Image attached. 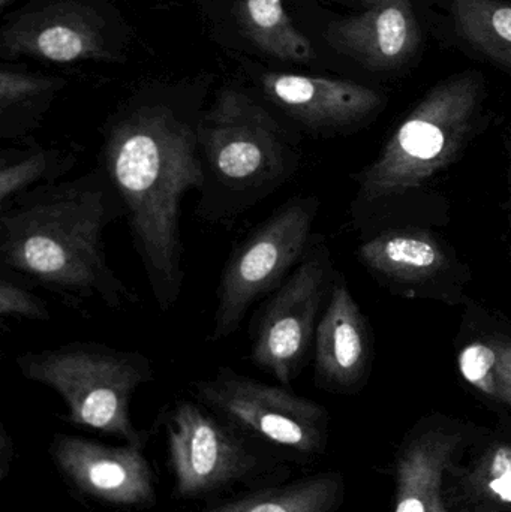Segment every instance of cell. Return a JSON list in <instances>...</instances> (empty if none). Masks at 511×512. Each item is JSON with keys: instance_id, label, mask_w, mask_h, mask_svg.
<instances>
[{"instance_id": "obj_1", "label": "cell", "mask_w": 511, "mask_h": 512, "mask_svg": "<svg viewBox=\"0 0 511 512\" xmlns=\"http://www.w3.org/2000/svg\"><path fill=\"white\" fill-rule=\"evenodd\" d=\"M200 96L147 92L123 104L102 129L98 167L116 189L132 245L161 312L183 291L182 203L203 185Z\"/></svg>"}, {"instance_id": "obj_2", "label": "cell", "mask_w": 511, "mask_h": 512, "mask_svg": "<svg viewBox=\"0 0 511 512\" xmlns=\"http://www.w3.org/2000/svg\"><path fill=\"white\" fill-rule=\"evenodd\" d=\"M125 219L122 201L101 168L18 195L0 209V264L71 306L99 301L108 309L138 303V294L107 261L104 231Z\"/></svg>"}, {"instance_id": "obj_3", "label": "cell", "mask_w": 511, "mask_h": 512, "mask_svg": "<svg viewBox=\"0 0 511 512\" xmlns=\"http://www.w3.org/2000/svg\"><path fill=\"white\" fill-rule=\"evenodd\" d=\"M198 150L203 185L195 213L225 227L272 197L302 164L300 132L236 87L219 92L201 114Z\"/></svg>"}, {"instance_id": "obj_4", "label": "cell", "mask_w": 511, "mask_h": 512, "mask_svg": "<svg viewBox=\"0 0 511 512\" xmlns=\"http://www.w3.org/2000/svg\"><path fill=\"white\" fill-rule=\"evenodd\" d=\"M15 363L24 379L59 394L68 423L146 447L149 436L131 418L135 391L155 379L146 355L104 343L69 342L24 352Z\"/></svg>"}, {"instance_id": "obj_5", "label": "cell", "mask_w": 511, "mask_h": 512, "mask_svg": "<svg viewBox=\"0 0 511 512\" xmlns=\"http://www.w3.org/2000/svg\"><path fill=\"white\" fill-rule=\"evenodd\" d=\"M480 99L482 84L474 72L432 87L374 164L360 174V200L372 203L408 194L446 168L473 129Z\"/></svg>"}, {"instance_id": "obj_6", "label": "cell", "mask_w": 511, "mask_h": 512, "mask_svg": "<svg viewBox=\"0 0 511 512\" xmlns=\"http://www.w3.org/2000/svg\"><path fill=\"white\" fill-rule=\"evenodd\" d=\"M317 212V198H291L237 243L216 289L209 342H222L236 334L252 306L269 297L293 273L311 245Z\"/></svg>"}, {"instance_id": "obj_7", "label": "cell", "mask_w": 511, "mask_h": 512, "mask_svg": "<svg viewBox=\"0 0 511 512\" xmlns=\"http://www.w3.org/2000/svg\"><path fill=\"white\" fill-rule=\"evenodd\" d=\"M191 391L197 402L272 456L309 459L326 445L323 406L290 388L222 366L212 378L195 381Z\"/></svg>"}, {"instance_id": "obj_8", "label": "cell", "mask_w": 511, "mask_h": 512, "mask_svg": "<svg viewBox=\"0 0 511 512\" xmlns=\"http://www.w3.org/2000/svg\"><path fill=\"white\" fill-rule=\"evenodd\" d=\"M174 495L201 499L237 484L263 483L276 459L197 400H177L164 415Z\"/></svg>"}, {"instance_id": "obj_9", "label": "cell", "mask_w": 511, "mask_h": 512, "mask_svg": "<svg viewBox=\"0 0 511 512\" xmlns=\"http://www.w3.org/2000/svg\"><path fill=\"white\" fill-rule=\"evenodd\" d=\"M333 282L326 246L312 240L293 273L261 301L249 322V360L282 387L290 388L302 372Z\"/></svg>"}, {"instance_id": "obj_10", "label": "cell", "mask_w": 511, "mask_h": 512, "mask_svg": "<svg viewBox=\"0 0 511 512\" xmlns=\"http://www.w3.org/2000/svg\"><path fill=\"white\" fill-rule=\"evenodd\" d=\"M144 448L56 435L50 456L63 480L83 498L108 507L144 510L156 504L155 474Z\"/></svg>"}, {"instance_id": "obj_11", "label": "cell", "mask_w": 511, "mask_h": 512, "mask_svg": "<svg viewBox=\"0 0 511 512\" xmlns=\"http://www.w3.org/2000/svg\"><path fill=\"white\" fill-rule=\"evenodd\" d=\"M261 101L297 131L333 134L359 125L383 105L380 93L362 84L311 75L266 72Z\"/></svg>"}, {"instance_id": "obj_12", "label": "cell", "mask_w": 511, "mask_h": 512, "mask_svg": "<svg viewBox=\"0 0 511 512\" xmlns=\"http://www.w3.org/2000/svg\"><path fill=\"white\" fill-rule=\"evenodd\" d=\"M2 54L56 63L113 60L98 15L75 3H60L21 15L2 32Z\"/></svg>"}, {"instance_id": "obj_13", "label": "cell", "mask_w": 511, "mask_h": 512, "mask_svg": "<svg viewBox=\"0 0 511 512\" xmlns=\"http://www.w3.org/2000/svg\"><path fill=\"white\" fill-rule=\"evenodd\" d=\"M327 39L365 68L392 71L414 56L422 36L410 0H393L335 21L327 30Z\"/></svg>"}, {"instance_id": "obj_14", "label": "cell", "mask_w": 511, "mask_h": 512, "mask_svg": "<svg viewBox=\"0 0 511 512\" xmlns=\"http://www.w3.org/2000/svg\"><path fill=\"white\" fill-rule=\"evenodd\" d=\"M315 376L324 387L348 390L365 373L368 333L365 319L342 280L333 282L315 331Z\"/></svg>"}, {"instance_id": "obj_15", "label": "cell", "mask_w": 511, "mask_h": 512, "mask_svg": "<svg viewBox=\"0 0 511 512\" xmlns=\"http://www.w3.org/2000/svg\"><path fill=\"white\" fill-rule=\"evenodd\" d=\"M462 444L461 432L441 427L411 436L396 459L393 512H452L444 499V480Z\"/></svg>"}, {"instance_id": "obj_16", "label": "cell", "mask_w": 511, "mask_h": 512, "mask_svg": "<svg viewBox=\"0 0 511 512\" xmlns=\"http://www.w3.org/2000/svg\"><path fill=\"white\" fill-rule=\"evenodd\" d=\"M444 499L452 512H511V442H488L447 469Z\"/></svg>"}, {"instance_id": "obj_17", "label": "cell", "mask_w": 511, "mask_h": 512, "mask_svg": "<svg viewBox=\"0 0 511 512\" xmlns=\"http://www.w3.org/2000/svg\"><path fill=\"white\" fill-rule=\"evenodd\" d=\"M359 255L369 268L398 282H422L447 264L440 243L420 230L387 231L363 243Z\"/></svg>"}, {"instance_id": "obj_18", "label": "cell", "mask_w": 511, "mask_h": 512, "mask_svg": "<svg viewBox=\"0 0 511 512\" xmlns=\"http://www.w3.org/2000/svg\"><path fill=\"white\" fill-rule=\"evenodd\" d=\"M342 498L341 475L326 472L264 487L197 512H336Z\"/></svg>"}, {"instance_id": "obj_19", "label": "cell", "mask_w": 511, "mask_h": 512, "mask_svg": "<svg viewBox=\"0 0 511 512\" xmlns=\"http://www.w3.org/2000/svg\"><path fill=\"white\" fill-rule=\"evenodd\" d=\"M236 15L246 36L269 56L293 63L314 57L311 42L296 29L282 0H239Z\"/></svg>"}, {"instance_id": "obj_20", "label": "cell", "mask_w": 511, "mask_h": 512, "mask_svg": "<svg viewBox=\"0 0 511 512\" xmlns=\"http://www.w3.org/2000/svg\"><path fill=\"white\" fill-rule=\"evenodd\" d=\"M459 35L483 56L511 72V3L446 0Z\"/></svg>"}, {"instance_id": "obj_21", "label": "cell", "mask_w": 511, "mask_h": 512, "mask_svg": "<svg viewBox=\"0 0 511 512\" xmlns=\"http://www.w3.org/2000/svg\"><path fill=\"white\" fill-rule=\"evenodd\" d=\"M71 150L30 144L24 149L0 153V209L14 198L39 185L60 182L77 165Z\"/></svg>"}, {"instance_id": "obj_22", "label": "cell", "mask_w": 511, "mask_h": 512, "mask_svg": "<svg viewBox=\"0 0 511 512\" xmlns=\"http://www.w3.org/2000/svg\"><path fill=\"white\" fill-rule=\"evenodd\" d=\"M62 80L23 72H0V137L17 140L38 126L47 101Z\"/></svg>"}, {"instance_id": "obj_23", "label": "cell", "mask_w": 511, "mask_h": 512, "mask_svg": "<svg viewBox=\"0 0 511 512\" xmlns=\"http://www.w3.org/2000/svg\"><path fill=\"white\" fill-rule=\"evenodd\" d=\"M6 271V270H5ZM3 271L0 277V316L5 318L32 319L48 321L51 318L47 301L30 291L29 283L14 280Z\"/></svg>"}, {"instance_id": "obj_24", "label": "cell", "mask_w": 511, "mask_h": 512, "mask_svg": "<svg viewBox=\"0 0 511 512\" xmlns=\"http://www.w3.org/2000/svg\"><path fill=\"white\" fill-rule=\"evenodd\" d=\"M497 348V370H495L494 396L511 406V340H494Z\"/></svg>"}, {"instance_id": "obj_25", "label": "cell", "mask_w": 511, "mask_h": 512, "mask_svg": "<svg viewBox=\"0 0 511 512\" xmlns=\"http://www.w3.org/2000/svg\"><path fill=\"white\" fill-rule=\"evenodd\" d=\"M14 459V442L6 432L5 426H0V480H5Z\"/></svg>"}, {"instance_id": "obj_26", "label": "cell", "mask_w": 511, "mask_h": 512, "mask_svg": "<svg viewBox=\"0 0 511 512\" xmlns=\"http://www.w3.org/2000/svg\"><path fill=\"white\" fill-rule=\"evenodd\" d=\"M360 2H365L371 8V6L386 5V3L393 2V0H360Z\"/></svg>"}, {"instance_id": "obj_27", "label": "cell", "mask_w": 511, "mask_h": 512, "mask_svg": "<svg viewBox=\"0 0 511 512\" xmlns=\"http://www.w3.org/2000/svg\"><path fill=\"white\" fill-rule=\"evenodd\" d=\"M12 2H14V0H0V6H2V8H6V6H8L9 3Z\"/></svg>"}]
</instances>
